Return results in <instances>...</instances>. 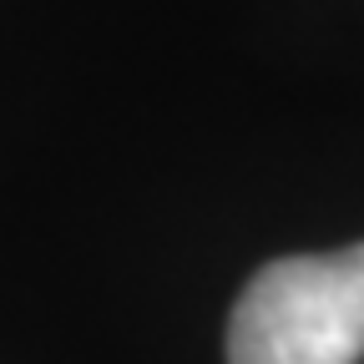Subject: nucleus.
Here are the masks:
<instances>
[{"label": "nucleus", "mask_w": 364, "mask_h": 364, "mask_svg": "<svg viewBox=\"0 0 364 364\" xmlns=\"http://www.w3.org/2000/svg\"><path fill=\"white\" fill-rule=\"evenodd\" d=\"M364 243L279 258L253 273L228 318V364H359Z\"/></svg>", "instance_id": "obj_1"}]
</instances>
